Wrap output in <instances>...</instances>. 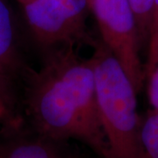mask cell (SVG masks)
<instances>
[{"instance_id": "obj_1", "label": "cell", "mask_w": 158, "mask_h": 158, "mask_svg": "<svg viewBox=\"0 0 158 158\" xmlns=\"http://www.w3.org/2000/svg\"><path fill=\"white\" fill-rule=\"evenodd\" d=\"M92 61L99 119L111 158H147L141 140L137 91L117 59L94 43Z\"/></svg>"}, {"instance_id": "obj_2", "label": "cell", "mask_w": 158, "mask_h": 158, "mask_svg": "<svg viewBox=\"0 0 158 158\" xmlns=\"http://www.w3.org/2000/svg\"><path fill=\"white\" fill-rule=\"evenodd\" d=\"M27 105L35 132L58 142L76 139L91 148L77 99L48 55L31 77Z\"/></svg>"}, {"instance_id": "obj_3", "label": "cell", "mask_w": 158, "mask_h": 158, "mask_svg": "<svg viewBox=\"0 0 158 158\" xmlns=\"http://www.w3.org/2000/svg\"><path fill=\"white\" fill-rule=\"evenodd\" d=\"M34 40L48 49L87 42L91 0H17Z\"/></svg>"}, {"instance_id": "obj_4", "label": "cell", "mask_w": 158, "mask_h": 158, "mask_svg": "<svg viewBox=\"0 0 158 158\" xmlns=\"http://www.w3.org/2000/svg\"><path fill=\"white\" fill-rule=\"evenodd\" d=\"M91 11L102 43L119 62L138 93L146 77L140 56L141 45L137 22L129 1L91 0Z\"/></svg>"}, {"instance_id": "obj_5", "label": "cell", "mask_w": 158, "mask_h": 158, "mask_svg": "<svg viewBox=\"0 0 158 158\" xmlns=\"http://www.w3.org/2000/svg\"><path fill=\"white\" fill-rule=\"evenodd\" d=\"M20 69L17 31L7 0H0V86L13 77Z\"/></svg>"}, {"instance_id": "obj_6", "label": "cell", "mask_w": 158, "mask_h": 158, "mask_svg": "<svg viewBox=\"0 0 158 158\" xmlns=\"http://www.w3.org/2000/svg\"><path fill=\"white\" fill-rule=\"evenodd\" d=\"M58 141L35 132L0 140V158H67Z\"/></svg>"}, {"instance_id": "obj_7", "label": "cell", "mask_w": 158, "mask_h": 158, "mask_svg": "<svg viewBox=\"0 0 158 158\" xmlns=\"http://www.w3.org/2000/svg\"><path fill=\"white\" fill-rule=\"evenodd\" d=\"M141 140L147 158H158V109H151L141 119Z\"/></svg>"}, {"instance_id": "obj_8", "label": "cell", "mask_w": 158, "mask_h": 158, "mask_svg": "<svg viewBox=\"0 0 158 158\" xmlns=\"http://www.w3.org/2000/svg\"><path fill=\"white\" fill-rule=\"evenodd\" d=\"M137 22L141 47L148 43L152 23L154 0H128Z\"/></svg>"}, {"instance_id": "obj_9", "label": "cell", "mask_w": 158, "mask_h": 158, "mask_svg": "<svg viewBox=\"0 0 158 158\" xmlns=\"http://www.w3.org/2000/svg\"><path fill=\"white\" fill-rule=\"evenodd\" d=\"M158 60V0H154L150 34L148 43V59L145 66V77Z\"/></svg>"}, {"instance_id": "obj_10", "label": "cell", "mask_w": 158, "mask_h": 158, "mask_svg": "<svg viewBox=\"0 0 158 158\" xmlns=\"http://www.w3.org/2000/svg\"><path fill=\"white\" fill-rule=\"evenodd\" d=\"M147 94L152 109H158V60L153 69L147 74Z\"/></svg>"}, {"instance_id": "obj_11", "label": "cell", "mask_w": 158, "mask_h": 158, "mask_svg": "<svg viewBox=\"0 0 158 158\" xmlns=\"http://www.w3.org/2000/svg\"><path fill=\"white\" fill-rule=\"evenodd\" d=\"M4 88L0 86V118H3L8 114V106L4 95Z\"/></svg>"}]
</instances>
